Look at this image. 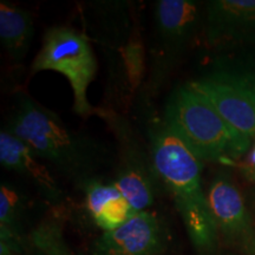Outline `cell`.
<instances>
[{
  "label": "cell",
  "mask_w": 255,
  "mask_h": 255,
  "mask_svg": "<svg viewBox=\"0 0 255 255\" xmlns=\"http://www.w3.org/2000/svg\"><path fill=\"white\" fill-rule=\"evenodd\" d=\"M4 129L26 143L44 163L79 188L100 178V171L113 161L104 144L71 129L56 113L25 94L15 98Z\"/></svg>",
  "instance_id": "cell-1"
},
{
  "label": "cell",
  "mask_w": 255,
  "mask_h": 255,
  "mask_svg": "<svg viewBox=\"0 0 255 255\" xmlns=\"http://www.w3.org/2000/svg\"><path fill=\"white\" fill-rule=\"evenodd\" d=\"M146 143L163 188L173 197L191 244L201 254L214 252L219 232L203 191L202 161L171 131L162 116L145 115Z\"/></svg>",
  "instance_id": "cell-2"
},
{
  "label": "cell",
  "mask_w": 255,
  "mask_h": 255,
  "mask_svg": "<svg viewBox=\"0 0 255 255\" xmlns=\"http://www.w3.org/2000/svg\"><path fill=\"white\" fill-rule=\"evenodd\" d=\"M94 7L89 30L107 57L110 100L105 108L116 110V107L130 103L144 84L145 50L141 27L137 17L128 13L126 2H100Z\"/></svg>",
  "instance_id": "cell-3"
},
{
  "label": "cell",
  "mask_w": 255,
  "mask_h": 255,
  "mask_svg": "<svg viewBox=\"0 0 255 255\" xmlns=\"http://www.w3.org/2000/svg\"><path fill=\"white\" fill-rule=\"evenodd\" d=\"M162 120L202 162L233 163L252 144L251 139L229 126L190 83L171 92Z\"/></svg>",
  "instance_id": "cell-4"
},
{
  "label": "cell",
  "mask_w": 255,
  "mask_h": 255,
  "mask_svg": "<svg viewBox=\"0 0 255 255\" xmlns=\"http://www.w3.org/2000/svg\"><path fill=\"white\" fill-rule=\"evenodd\" d=\"M200 23V7L193 0H159L154 5L149 50L150 68L137 100L149 103L183 62Z\"/></svg>",
  "instance_id": "cell-5"
},
{
  "label": "cell",
  "mask_w": 255,
  "mask_h": 255,
  "mask_svg": "<svg viewBox=\"0 0 255 255\" xmlns=\"http://www.w3.org/2000/svg\"><path fill=\"white\" fill-rule=\"evenodd\" d=\"M96 115L108 124L117 142L116 165L111 181L136 213L148 210L163 188L148 143L122 113L102 107L97 108Z\"/></svg>",
  "instance_id": "cell-6"
},
{
  "label": "cell",
  "mask_w": 255,
  "mask_h": 255,
  "mask_svg": "<svg viewBox=\"0 0 255 255\" xmlns=\"http://www.w3.org/2000/svg\"><path fill=\"white\" fill-rule=\"evenodd\" d=\"M55 71L68 79L73 92V110L82 117L96 115L88 100V89L97 72V59L90 39L69 26H53L45 32L31 72Z\"/></svg>",
  "instance_id": "cell-7"
},
{
  "label": "cell",
  "mask_w": 255,
  "mask_h": 255,
  "mask_svg": "<svg viewBox=\"0 0 255 255\" xmlns=\"http://www.w3.org/2000/svg\"><path fill=\"white\" fill-rule=\"evenodd\" d=\"M169 242L170 232L164 219L143 210L114 231L103 232L92 245V255H163Z\"/></svg>",
  "instance_id": "cell-8"
},
{
  "label": "cell",
  "mask_w": 255,
  "mask_h": 255,
  "mask_svg": "<svg viewBox=\"0 0 255 255\" xmlns=\"http://www.w3.org/2000/svg\"><path fill=\"white\" fill-rule=\"evenodd\" d=\"M238 132L255 141V97L233 72H215L190 83Z\"/></svg>",
  "instance_id": "cell-9"
},
{
  "label": "cell",
  "mask_w": 255,
  "mask_h": 255,
  "mask_svg": "<svg viewBox=\"0 0 255 255\" xmlns=\"http://www.w3.org/2000/svg\"><path fill=\"white\" fill-rule=\"evenodd\" d=\"M209 206L218 232L246 255H255V226L237 184L220 173L209 184Z\"/></svg>",
  "instance_id": "cell-10"
},
{
  "label": "cell",
  "mask_w": 255,
  "mask_h": 255,
  "mask_svg": "<svg viewBox=\"0 0 255 255\" xmlns=\"http://www.w3.org/2000/svg\"><path fill=\"white\" fill-rule=\"evenodd\" d=\"M203 31L213 47L255 43V0L209 1Z\"/></svg>",
  "instance_id": "cell-11"
},
{
  "label": "cell",
  "mask_w": 255,
  "mask_h": 255,
  "mask_svg": "<svg viewBox=\"0 0 255 255\" xmlns=\"http://www.w3.org/2000/svg\"><path fill=\"white\" fill-rule=\"evenodd\" d=\"M0 163L7 171L23 178L49 202L63 200L64 190L51 169L26 143L5 129L0 131Z\"/></svg>",
  "instance_id": "cell-12"
},
{
  "label": "cell",
  "mask_w": 255,
  "mask_h": 255,
  "mask_svg": "<svg viewBox=\"0 0 255 255\" xmlns=\"http://www.w3.org/2000/svg\"><path fill=\"white\" fill-rule=\"evenodd\" d=\"M81 188L89 214L103 232L114 231L136 213L113 181L104 182L102 178H95Z\"/></svg>",
  "instance_id": "cell-13"
},
{
  "label": "cell",
  "mask_w": 255,
  "mask_h": 255,
  "mask_svg": "<svg viewBox=\"0 0 255 255\" xmlns=\"http://www.w3.org/2000/svg\"><path fill=\"white\" fill-rule=\"evenodd\" d=\"M34 36L33 17L26 9L2 0L0 2V41L13 63L26 58Z\"/></svg>",
  "instance_id": "cell-14"
},
{
  "label": "cell",
  "mask_w": 255,
  "mask_h": 255,
  "mask_svg": "<svg viewBox=\"0 0 255 255\" xmlns=\"http://www.w3.org/2000/svg\"><path fill=\"white\" fill-rule=\"evenodd\" d=\"M24 195L14 184L4 182L0 186V231L20 238V219L24 213Z\"/></svg>",
  "instance_id": "cell-15"
},
{
  "label": "cell",
  "mask_w": 255,
  "mask_h": 255,
  "mask_svg": "<svg viewBox=\"0 0 255 255\" xmlns=\"http://www.w3.org/2000/svg\"><path fill=\"white\" fill-rule=\"evenodd\" d=\"M37 245L47 255H70L68 250L51 233H41L37 237Z\"/></svg>",
  "instance_id": "cell-16"
},
{
  "label": "cell",
  "mask_w": 255,
  "mask_h": 255,
  "mask_svg": "<svg viewBox=\"0 0 255 255\" xmlns=\"http://www.w3.org/2000/svg\"><path fill=\"white\" fill-rule=\"evenodd\" d=\"M235 76H237V77L250 89V91L255 97V69L252 70V71L235 73Z\"/></svg>",
  "instance_id": "cell-17"
},
{
  "label": "cell",
  "mask_w": 255,
  "mask_h": 255,
  "mask_svg": "<svg viewBox=\"0 0 255 255\" xmlns=\"http://www.w3.org/2000/svg\"><path fill=\"white\" fill-rule=\"evenodd\" d=\"M250 167L252 168H255V144L253 146V149L251 150V154H250Z\"/></svg>",
  "instance_id": "cell-18"
},
{
  "label": "cell",
  "mask_w": 255,
  "mask_h": 255,
  "mask_svg": "<svg viewBox=\"0 0 255 255\" xmlns=\"http://www.w3.org/2000/svg\"><path fill=\"white\" fill-rule=\"evenodd\" d=\"M246 174L250 176L251 180H253L255 182V168H252V167H248L246 169Z\"/></svg>",
  "instance_id": "cell-19"
}]
</instances>
